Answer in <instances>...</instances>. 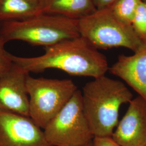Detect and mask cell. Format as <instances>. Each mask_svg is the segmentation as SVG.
<instances>
[{
  "instance_id": "19",
  "label": "cell",
  "mask_w": 146,
  "mask_h": 146,
  "mask_svg": "<svg viewBox=\"0 0 146 146\" xmlns=\"http://www.w3.org/2000/svg\"><path fill=\"white\" fill-rule=\"evenodd\" d=\"M143 1H144V2H146V0H142Z\"/></svg>"
},
{
  "instance_id": "10",
  "label": "cell",
  "mask_w": 146,
  "mask_h": 146,
  "mask_svg": "<svg viewBox=\"0 0 146 146\" xmlns=\"http://www.w3.org/2000/svg\"><path fill=\"white\" fill-rule=\"evenodd\" d=\"M109 70L146 101V43L131 55H120Z\"/></svg>"
},
{
  "instance_id": "18",
  "label": "cell",
  "mask_w": 146,
  "mask_h": 146,
  "mask_svg": "<svg viewBox=\"0 0 146 146\" xmlns=\"http://www.w3.org/2000/svg\"><path fill=\"white\" fill-rule=\"evenodd\" d=\"M78 146H94V145L93 141H92L89 142L88 143H86V144H85V145H84Z\"/></svg>"
},
{
  "instance_id": "1",
  "label": "cell",
  "mask_w": 146,
  "mask_h": 146,
  "mask_svg": "<svg viewBox=\"0 0 146 146\" xmlns=\"http://www.w3.org/2000/svg\"><path fill=\"white\" fill-rule=\"evenodd\" d=\"M44 51L31 58L11 54V58L29 73L56 69L70 75L95 78L106 75L110 69L106 56L81 36L45 47Z\"/></svg>"
},
{
  "instance_id": "4",
  "label": "cell",
  "mask_w": 146,
  "mask_h": 146,
  "mask_svg": "<svg viewBox=\"0 0 146 146\" xmlns=\"http://www.w3.org/2000/svg\"><path fill=\"white\" fill-rule=\"evenodd\" d=\"M78 28L80 36L98 50L123 47L135 52L144 44L131 25L121 20L110 8L78 20Z\"/></svg>"
},
{
  "instance_id": "2",
  "label": "cell",
  "mask_w": 146,
  "mask_h": 146,
  "mask_svg": "<svg viewBox=\"0 0 146 146\" xmlns=\"http://www.w3.org/2000/svg\"><path fill=\"white\" fill-rule=\"evenodd\" d=\"M82 93L84 113L95 137H111L119 123L121 107L133 99L123 82L106 75L87 82Z\"/></svg>"
},
{
  "instance_id": "17",
  "label": "cell",
  "mask_w": 146,
  "mask_h": 146,
  "mask_svg": "<svg viewBox=\"0 0 146 146\" xmlns=\"http://www.w3.org/2000/svg\"><path fill=\"white\" fill-rule=\"evenodd\" d=\"M96 10L110 8L117 0H92Z\"/></svg>"
},
{
  "instance_id": "11",
  "label": "cell",
  "mask_w": 146,
  "mask_h": 146,
  "mask_svg": "<svg viewBox=\"0 0 146 146\" xmlns=\"http://www.w3.org/2000/svg\"><path fill=\"white\" fill-rule=\"evenodd\" d=\"M43 14L62 16L80 20L96 9L92 0H40Z\"/></svg>"
},
{
  "instance_id": "9",
  "label": "cell",
  "mask_w": 146,
  "mask_h": 146,
  "mask_svg": "<svg viewBox=\"0 0 146 146\" xmlns=\"http://www.w3.org/2000/svg\"><path fill=\"white\" fill-rule=\"evenodd\" d=\"M129 104L111 137L120 146H143L146 143V101L137 96Z\"/></svg>"
},
{
  "instance_id": "13",
  "label": "cell",
  "mask_w": 146,
  "mask_h": 146,
  "mask_svg": "<svg viewBox=\"0 0 146 146\" xmlns=\"http://www.w3.org/2000/svg\"><path fill=\"white\" fill-rule=\"evenodd\" d=\"M142 0H117L110 8L121 20L131 25Z\"/></svg>"
},
{
  "instance_id": "8",
  "label": "cell",
  "mask_w": 146,
  "mask_h": 146,
  "mask_svg": "<svg viewBox=\"0 0 146 146\" xmlns=\"http://www.w3.org/2000/svg\"><path fill=\"white\" fill-rule=\"evenodd\" d=\"M29 74L13 62L0 75V110L29 116V99L26 84Z\"/></svg>"
},
{
  "instance_id": "3",
  "label": "cell",
  "mask_w": 146,
  "mask_h": 146,
  "mask_svg": "<svg viewBox=\"0 0 146 146\" xmlns=\"http://www.w3.org/2000/svg\"><path fill=\"white\" fill-rule=\"evenodd\" d=\"M0 35L5 43L20 40L44 47L80 36L78 20L48 14L25 20L0 22Z\"/></svg>"
},
{
  "instance_id": "16",
  "label": "cell",
  "mask_w": 146,
  "mask_h": 146,
  "mask_svg": "<svg viewBox=\"0 0 146 146\" xmlns=\"http://www.w3.org/2000/svg\"><path fill=\"white\" fill-rule=\"evenodd\" d=\"M93 142L94 146H120L111 137H95Z\"/></svg>"
},
{
  "instance_id": "7",
  "label": "cell",
  "mask_w": 146,
  "mask_h": 146,
  "mask_svg": "<svg viewBox=\"0 0 146 146\" xmlns=\"http://www.w3.org/2000/svg\"><path fill=\"white\" fill-rule=\"evenodd\" d=\"M0 146H52L29 116L0 110Z\"/></svg>"
},
{
  "instance_id": "14",
  "label": "cell",
  "mask_w": 146,
  "mask_h": 146,
  "mask_svg": "<svg viewBox=\"0 0 146 146\" xmlns=\"http://www.w3.org/2000/svg\"><path fill=\"white\" fill-rule=\"evenodd\" d=\"M131 27L136 35L146 43V2L142 1L131 22Z\"/></svg>"
},
{
  "instance_id": "6",
  "label": "cell",
  "mask_w": 146,
  "mask_h": 146,
  "mask_svg": "<svg viewBox=\"0 0 146 146\" xmlns=\"http://www.w3.org/2000/svg\"><path fill=\"white\" fill-rule=\"evenodd\" d=\"M52 146H78L93 141L84 113L82 93L78 89L72 98L43 129Z\"/></svg>"
},
{
  "instance_id": "20",
  "label": "cell",
  "mask_w": 146,
  "mask_h": 146,
  "mask_svg": "<svg viewBox=\"0 0 146 146\" xmlns=\"http://www.w3.org/2000/svg\"><path fill=\"white\" fill-rule=\"evenodd\" d=\"M146 146V144H145V145H144V146Z\"/></svg>"
},
{
  "instance_id": "15",
  "label": "cell",
  "mask_w": 146,
  "mask_h": 146,
  "mask_svg": "<svg viewBox=\"0 0 146 146\" xmlns=\"http://www.w3.org/2000/svg\"><path fill=\"white\" fill-rule=\"evenodd\" d=\"M5 41L0 35V75L9 68L13 63L11 54L5 49Z\"/></svg>"
},
{
  "instance_id": "5",
  "label": "cell",
  "mask_w": 146,
  "mask_h": 146,
  "mask_svg": "<svg viewBox=\"0 0 146 146\" xmlns=\"http://www.w3.org/2000/svg\"><path fill=\"white\" fill-rule=\"evenodd\" d=\"M29 117L43 129L78 89L72 80L35 78L28 75Z\"/></svg>"
},
{
  "instance_id": "12",
  "label": "cell",
  "mask_w": 146,
  "mask_h": 146,
  "mask_svg": "<svg viewBox=\"0 0 146 146\" xmlns=\"http://www.w3.org/2000/svg\"><path fill=\"white\" fill-rule=\"evenodd\" d=\"M42 14L40 0H0V22L25 20Z\"/></svg>"
}]
</instances>
